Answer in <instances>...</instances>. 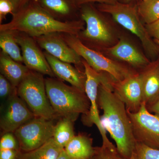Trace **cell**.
Wrapping results in <instances>:
<instances>
[{
  "label": "cell",
  "instance_id": "1",
  "mask_svg": "<svg viewBox=\"0 0 159 159\" xmlns=\"http://www.w3.org/2000/svg\"><path fill=\"white\" fill-rule=\"evenodd\" d=\"M113 81L110 80L99 85L98 103L103 111L100 117L103 127L116 142L119 154L129 159L135 150L136 141L125 104L114 92Z\"/></svg>",
  "mask_w": 159,
  "mask_h": 159
},
{
  "label": "cell",
  "instance_id": "2",
  "mask_svg": "<svg viewBox=\"0 0 159 159\" xmlns=\"http://www.w3.org/2000/svg\"><path fill=\"white\" fill-rule=\"evenodd\" d=\"M82 21L59 20L34 2L12 14L9 22L0 25V31H19L33 38L54 33L77 36L83 30Z\"/></svg>",
  "mask_w": 159,
  "mask_h": 159
},
{
  "label": "cell",
  "instance_id": "3",
  "mask_svg": "<svg viewBox=\"0 0 159 159\" xmlns=\"http://www.w3.org/2000/svg\"><path fill=\"white\" fill-rule=\"evenodd\" d=\"M46 92L56 116L75 122L80 114L87 116L90 103L85 92L55 77L45 78Z\"/></svg>",
  "mask_w": 159,
  "mask_h": 159
},
{
  "label": "cell",
  "instance_id": "4",
  "mask_svg": "<svg viewBox=\"0 0 159 159\" xmlns=\"http://www.w3.org/2000/svg\"><path fill=\"white\" fill-rule=\"evenodd\" d=\"M100 11L110 15L119 25L139 38L145 51L154 58L159 54V45L152 39L146 27L142 24L138 9L129 4L118 2L113 4H101Z\"/></svg>",
  "mask_w": 159,
  "mask_h": 159
},
{
  "label": "cell",
  "instance_id": "5",
  "mask_svg": "<svg viewBox=\"0 0 159 159\" xmlns=\"http://www.w3.org/2000/svg\"><path fill=\"white\" fill-rule=\"evenodd\" d=\"M17 94L34 116L54 120L58 119L49 101L43 75L31 70L17 88Z\"/></svg>",
  "mask_w": 159,
  "mask_h": 159
},
{
  "label": "cell",
  "instance_id": "6",
  "mask_svg": "<svg viewBox=\"0 0 159 159\" xmlns=\"http://www.w3.org/2000/svg\"><path fill=\"white\" fill-rule=\"evenodd\" d=\"M61 34L68 44L97 72L107 73L116 81L123 80L134 74L128 69L105 57L99 51L87 47L77 35Z\"/></svg>",
  "mask_w": 159,
  "mask_h": 159
},
{
  "label": "cell",
  "instance_id": "7",
  "mask_svg": "<svg viewBox=\"0 0 159 159\" xmlns=\"http://www.w3.org/2000/svg\"><path fill=\"white\" fill-rule=\"evenodd\" d=\"M83 65L86 77L85 85V93L90 103L88 115L83 117L84 124L88 126L95 125L98 128L102 140V145L111 146L114 145L107 136L106 130L102 125L98 109V94L99 85L108 78L107 74L95 70L87 62L82 60Z\"/></svg>",
  "mask_w": 159,
  "mask_h": 159
},
{
  "label": "cell",
  "instance_id": "8",
  "mask_svg": "<svg viewBox=\"0 0 159 159\" xmlns=\"http://www.w3.org/2000/svg\"><path fill=\"white\" fill-rule=\"evenodd\" d=\"M54 120L34 117L13 133L22 152L39 148L53 138Z\"/></svg>",
  "mask_w": 159,
  "mask_h": 159
},
{
  "label": "cell",
  "instance_id": "9",
  "mask_svg": "<svg viewBox=\"0 0 159 159\" xmlns=\"http://www.w3.org/2000/svg\"><path fill=\"white\" fill-rule=\"evenodd\" d=\"M81 16L86 26L77 37L83 43L99 47L111 42L113 34L111 29L97 10L91 6L85 5L81 9Z\"/></svg>",
  "mask_w": 159,
  "mask_h": 159
},
{
  "label": "cell",
  "instance_id": "10",
  "mask_svg": "<svg viewBox=\"0 0 159 159\" xmlns=\"http://www.w3.org/2000/svg\"><path fill=\"white\" fill-rule=\"evenodd\" d=\"M136 142L159 149V116L148 110L143 102L136 112L127 111Z\"/></svg>",
  "mask_w": 159,
  "mask_h": 159
},
{
  "label": "cell",
  "instance_id": "11",
  "mask_svg": "<svg viewBox=\"0 0 159 159\" xmlns=\"http://www.w3.org/2000/svg\"><path fill=\"white\" fill-rule=\"evenodd\" d=\"M1 112L0 128L1 134L14 133L17 129L34 116L25 102L16 91L6 100Z\"/></svg>",
  "mask_w": 159,
  "mask_h": 159
},
{
  "label": "cell",
  "instance_id": "12",
  "mask_svg": "<svg viewBox=\"0 0 159 159\" xmlns=\"http://www.w3.org/2000/svg\"><path fill=\"white\" fill-rule=\"evenodd\" d=\"M13 31L15 37L20 47L23 62L31 70L48 75L56 77L34 38L23 32Z\"/></svg>",
  "mask_w": 159,
  "mask_h": 159
},
{
  "label": "cell",
  "instance_id": "13",
  "mask_svg": "<svg viewBox=\"0 0 159 159\" xmlns=\"http://www.w3.org/2000/svg\"><path fill=\"white\" fill-rule=\"evenodd\" d=\"M113 91L124 102L127 111L136 112L143 103L141 73L133 74L121 81L113 80Z\"/></svg>",
  "mask_w": 159,
  "mask_h": 159
},
{
  "label": "cell",
  "instance_id": "14",
  "mask_svg": "<svg viewBox=\"0 0 159 159\" xmlns=\"http://www.w3.org/2000/svg\"><path fill=\"white\" fill-rule=\"evenodd\" d=\"M34 38L40 48L57 59L77 66L82 64V57L66 42L61 33H51Z\"/></svg>",
  "mask_w": 159,
  "mask_h": 159
},
{
  "label": "cell",
  "instance_id": "15",
  "mask_svg": "<svg viewBox=\"0 0 159 159\" xmlns=\"http://www.w3.org/2000/svg\"><path fill=\"white\" fill-rule=\"evenodd\" d=\"M43 53L56 77L85 92L86 77L84 71L82 72L77 68L73 66L71 64L60 60L45 51Z\"/></svg>",
  "mask_w": 159,
  "mask_h": 159
},
{
  "label": "cell",
  "instance_id": "16",
  "mask_svg": "<svg viewBox=\"0 0 159 159\" xmlns=\"http://www.w3.org/2000/svg\"><path fill=\"white\" fill-rule=\"evenodd\" d=\"M111 56L125 61L135 67L147 66L150 63L132 44L124 39H121L115 46L107 49Z\"/></svg>",
  "mask_w": 159,
  "mask_h": 159
},
{
  "label": "cell",
  "instance_id": "17",
  "mask_svg": "<svg viewBox=\"0 0 159 159\" xmlns=\"http://www.w3.org/2000/svg\"><path fill=\"white\" fill-rule=\"evenodd\" d=\"M147 67L141 74L143 102L148 107L159 96V58Z\"/></svg>",
  "mask_w": 159,
  "mask_h": 159
},
{
  "label": "cell",
  "instance_id": "18",
  "mask_svg": "<svg viewBox=\"0 0 159 159\" xmlns=\"http://www.w3.org/2000/svg\"><path fill=\"white\" fill-rule=\"evenodd\" d=\"M22 63L16 61L6 53L1 51V74L8 79L15 87L17 88L30 71L25 65Z\"/></svg>",
  "mask_w": 159,
  "mask_h": 159
},
{
  "label": "cell",
  "instance_id": "19",
  "mask_svg": "<svg viewBox=\"0 0 159 159\" xmlns=\"http://www.w3.org/2000/svg\"><path fill=\"white\" fill-rule=\"evenodd\" d=\"M65 151L72 159H90L93 157L96 147L93 139L87 134L80 133L65 147Z\"/></svg>",
  "mask_w": 159,
  "mask_h": 159
},
{
  "label": "cell",
  "instance_id": "20",
  "mask_svg": "<svg viewBox=\"0 0 159 159\" xmlns=\"http://www.w3.org/2000/svg\"><path fill=\"white\" fill-rule=\"evenodd\" d=\"M71 0H34V2L56 19L68 18L73 12Z\"/></svg>",
  "mask_w": 159,
  "mask_h": 159
},
{
  "label": "cell",
  "instance_id": "21",
  "mask_svg": "<svg viewBox=\"0 0 159 159\" xmlns=\"http://www.w3.org/2000/svg\"><path fill=\"white\" fill-rule=\"evenodd\" d=\"M64 149L52 138L39 148L26 152H20L17 159H56Z\"/></svg>",
  "mask_w": 159,
  "mask_h": 159
},
{
  "label": "cell",
  "instance_id": "22",
  "mask_svg": "<svg viewBox=\"0 0 159 159\" xmlns=\"http://www.w3.org/2000/svg\"><path fill=\"white\" fill-rule=\"evenodd\" d=\"M74 121L66 118H60L55 124L53 139L54 142L64 148L75 136Z\"/></svg>",
  "mask_w": 159,
  "mask_h": 159
},
{
  "label": "cell",
  "instance_id": "23",
  "mask_svg": "<svg viewBox=\"0 0 159 159\" xmlns=\"http://www.w3.org/2000/svg\"><path fill=\"white\" fill-rule=\"evenodd\" d=\"M0 47L2 51L12 59L17 62L23 63L22 52L13 31H0Z\"/></svg>",
  "mask_w": 159,
  "mask_h": 159
},
{
  "label": "cell",
  "instance_id": "24",
  "mask_svg": "<svg viewBox=\"0 0 159 159\" xmlns=\"http://www.w3.org/2000/svg\"><path fill=\"white\" fill-rule=\"evenodd\" d=\"M138 10L146 25L151 24L159 19V0H142Z\"/></svg>",
  "mask_w": 159,
  "mask_h": 159
},
{
  "label": "cell",
  "instance_id": "25",
  "mask_svg": "<svg viewBox=\"0 0 159 159\" xmlns=\"http://www.w3.org/2000/svg\"><path fill=\"white\" fill-rule=\"evenodd\" d=\"M92 159H125L119 153L115 145L96 147V151Z\"/></svg>",
  "mask_w": 159,
  "mask_h": 159
},
{
  "label": "cell",
  "instance_id": "26",
  "mask_svg": "<svg viewBox=\"0 0 159 159\" xmlns=\"http://www.w3.org/2000/svg\"><path fill=\"white\" fill-rule=\"evenodd\" d=\"M137 159H159V149L136 142L135 145Z\"/></svg>",
  "mask_w": 159,
  "mask_h": 159
},
{
  "label": "cell",
  "instance_id": "27",
  "mask_svg": "<svg viewBox=\"0 0 159 159\" xmlns=\"http://www.w3.org/2000/svg\"><path fill=\"white\" fill-rule=\"evenodd\" d=\"M9 149L20 151L19 145L13 133L3 134L0 140V149Z\"/></svg>",
  "mask_w": 159,
  "mask_h": 159
},
{
  "label": "cell",
  "instance_id": "28",
  "mask_svg": "<svg viewBox=\"0 0 159 159\" xmlns=\"http://www.w3.org/2000/svg\"><path fill=\"white\" fill-rule=\"evenodd\" d=\"M16 91H17V88L15 87L8 79L2 74H0V97L1 99L6 100Z\"/></svg>",
  "mask_w": 159,
  "mask_h": 159
},
{
  "label": "cell",
  "instance_id": "29",
  "mask_svg": "<svg viewBox=\"0 0 159 159\" xmlns=\"http://www.w3.org/2000/svg\"><path fill=\"white\" fill-rule=\"evenodd\" d=\"M14 7L9 0H0V23L2 22L6 16L9 13L13 14Z\"/></svg>",
  "mask_w": 159,
  "mask_h": 159
},
{
  "label": "cell",
  "instance_id": "30",
  "mask_svg": "<svg viewBox=\"0 0 159 159\" xmlns=\"http://www.w3.org/2000/svg\"><path fill=\"white\" fill-rule=\"evenodd\" d=\"M146 29L150 36L159 42V19L151 24L146 25Z\"/></svg>",
  "mask_w": 159,
  "mask_h": 159
},
{
  "label": "cell",
  "instance_id": "31",
  "mask_svg": "<svg viewBox=\"0 0 159 159\" xmlns=\"http://www.w3.org/2000/svg\"><path fill=\"white\" fill-rule=\"evenodd\" d=\"M20 152L13 149H0V159H17Z\"/></svg>",
  "mask_w": 159,
  "mask_h": 159
},
{
  "label": "cell",
  "instance_id": "32",
  "mask_svg": "<svg viewBox=\"0 0 159 159\" xmlns=\"http://www.w3.org/2000/svg\"><path fill=\"white\" fill-rule=\"evenodd\" d=\"M118 0H73L74 4L76 5H85L88 3L98 2L101 4H113L116 3Z\"/></svg>",
  "mask_w": 159,
  "mask_h": 159
},
{
  "label": "cell",
  "instance_id": "33",
  "mask_svg": "<svg viewBox=\"0 0 159 159\" xmlns=\"http://www.w3.org/2000/svg\"><path fill=\"white\" fill-rule=\"evenodd\" d=\"M11 1L14 7V13L19 11L27 5L29 0H9Z\"/></svg>",
  "mask_w": 159,
  "mask_h": 159
},
{
  "label": "cell",
  "instance_id": "34",
  "mask_svg": "<svg viewBox=\"0 0 159 159\" xmlns=\"http://www.w3.org/2000/svg\"><path fill=\"white\" fill-rule=\"evenodd\" d=\"M147 107L151 112L154 113L159 116V96L153 103Z\"/></svg>",
  "mask_w": 159,
  "mask_h": 159
},
{
  "label": "cell",
  "instance_id": "35",
  "mask_svg": "<svg viewBox=\"0 0 159 159\" xmlns=\"http://www.w3.org/2000/svg\"><path fill=\"white\" fill-rule=\"evenodd\" d=\"M56 159H72L69 157V156L67 154L66 152L65 151L64 149L61 152V153L59 155V156L57 157Z\"/></svg>",
  "mask_w": 159,
  "mask_h": 159
},
{
  "label": "cell",
  "instance_id": "36",
  "mask_svg": "<svg viewBox=\"0 0 159 159\" xmlns=\"http://www.w3.org/2000/svg\"><path fill=\"white\" fill-rule=\"evenodd\" d=\"M129 159H137V156L135 152H134L132 154L131 157Z\"/></svg>",
  "mask_w": 159,
  "mask_h": 159
},
{
  "label": "cell",
  "instance_id": "37",
  "mask_svg": "<svg viewBox=\"0 0 159 159\" xmlns=\"http://www.w3.org/2000/svg\"><path fill=\"white\" fill-rule=\"evenodd\" d=\"M121 2H123V3H127L129 2H130V1H133V0H119Z\"/></svg>",
  "mask_w": 159,
  "mask_h": 159
},
{
  "label": "cell",
  "instance_id": "38",
  "mask_svg": "<svg viewBox=\"0 0 159 159\" xmlns=\"http://www.w3.org/2000/svg\"><path fill=\"white\" fill-rule=\"evenodd\" d=\"M155 42H156L159 45V41H157L155 40Z\"/></svg>",
  "mask_w": 159,
  "mask_h": 159
},
{
  "label": "cell",
  "instance_id": "39",
  "mask_svg": "<svg viewBox=\"0 0 159 159\" xmlns=\"http://www.w3.org/2000/svg\"><path fill=\"white\" fill-rule=\"evenodd\" d=\"M71 1H73V0H71Z\"/></svg>",
  "mask_w": 159,
  "mask_h": 159
},
{
  "label": "cell",
  "instance_id": "40",
  "mask_svg": "<svg viewBox=\"0 0 159 159\" xmlns=\"http://www.w3.org/2000/svg\"><path fill=\"white\" fill-rule=\"evenodd\" d=\"M92 158H91V159H92Z\"/></svg>",
  "mask_w": 159,
  "mask_h": 159
}]
</instances>
